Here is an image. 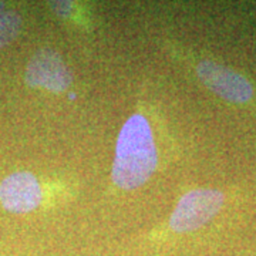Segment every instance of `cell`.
<instances>
[{
	"label": "cell",
	"instance_id": "obj_1",
	"mask_svg": "<svg viewBox=\"0 0 256 256\" xmlns=\"http://www.w3.org/2000/svg\"><path fill=\"white\" fill-rule=\"evenodd\" d=\"M156 162V146L148 121L141 114L131 116L118 134L112 181L122 190L138 188L154 174Z\"/></svg>",
	"mask_w": 256,
	"mask_h": 256
},
{
	"label": "cell",
	"instance_id": "obj_2",
	"mask_svg": "<svg viewBox=\"0 0 256 256\" xmlns=\"http://www.w3.org/2000/svg\"><path fill=\"white\" fill-rule=\"evenodd\" d=\"M225 202L224 194L216 190H194L180 200L171 215L170 225L175 232H191L210 222Z\"/></svg>",
	"mask_w": 256,
	"mask_h": 256
},
{
	"label": "cell",
	"instance_id": "obj_3",
	"mask_svg": "<svg viewBox=\"0 0 256 256\" xmlns=\"http://www.w3.org/2000/svg\"><path fill=\"white\" fill-rule=\"evenodd\" d=\"M196 73L210 92L218 94L224 100L230 102H246L254 94L250 82L244 76L225 66L204 60L198 64Z\"/></svg>",
	"mask_w": 256,
	"mask_h": 256
},
{
	"label": "cell",
	"instance_id": "obj_4",
	"mask_svg": "<svg viewBox=\"0 0 256 256\" xmlns=\"http://www.w3.org/2000/svg\"><path fill=\"white\" fill-rule=\"evenodd\" d=\"M26 82L30 87H44L50 92H62L72 84L73 77L58 53L40 50L28 62Z\"/></svg>",
	"mask_w": 256,
	"mask_h": 256
},
{
	"label": "cell",
	"instance_id": "obj_5",
	"mask_svg": "<svg viewBox=\"0 0 256 256\" xmlns=\"http://www.w3.org/2000/svg\"><path fill=\"white\" fill-rule=\"evenodd\" d=\"M43 198L37 178L22 171L6 176L0 182V202L4 210L14 214H26L36 210Z\"/></svg>",
	"mask_w": 256,
	"mask_h": 256
},
{
	"label": "cell",
	"instance_id": "obj_6",
	"mask_svg": "<svg viewBox=\"0 0 256 256\" xmlns=\"http://www.w3.org/2000/svg\"><path fill=\"white\" fill-rule=\"evenodd\" d=\"M22 26L20 16L0 2V47L6 46L18 34Z\"/></svg>",
	"mask_w": 256,
	"mask_h": 256
},
{
	"label": "cell",
	"instance_id": "obj_7",
	"mask_svg": "<svg viewBox=\"0 0 256 256\" xmlns=\"http://www.w3.org/2000/svg\"><path fill=\"white\" fill-rule=\"evenodd\" d=\"M52 6H53L56 13L58 16H63V18L68 16L73 10V3H70V2H53Z\"/></svg>",
	"mask_w": 256,
	"mask_h": 256
}]
</instances>
